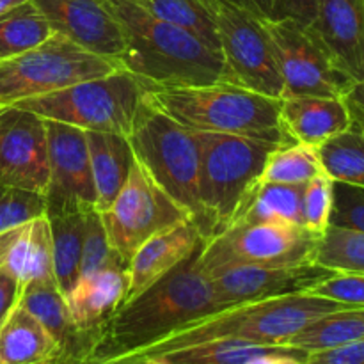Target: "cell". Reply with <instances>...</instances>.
<instances>
[{
	"instance_id": "39",
	"label": "cell",
	"mask_w": 364,
	"mask_h": 364,
	"mask_svg": "<svg viewBox=\"0 0 364 364\" xmlns=\"http://www.w3.org/2000/svg\"><path fill=\"white\" fill-rule=\"evenodd\" d=\"M304 364H364V340L326 350L308 352Z\"/></svg>"
},
{
	"instance_id": "38",
	"label": "cell",
	"mask_w": 364,
	"mask_h": 364,
	"mask_svg": "<svg viewBox=\"0 0 364 364\" xmlns=\"http://www.w3.org/2000/svg\"><path fill=\"white\" fill-rule=\"evenodd\" d=\"M308 294L331 299L345 306L364 308V274L333 272L329 277L316 283Z\"/></svg>"
},
{
	"instance_id": "23",
	"label": "cell",
	"mask_w": 364,
	"mask_h": 364,
	"mask_svg": "<svg viewBox=\"0 0 364 364\" xmlns=\"http://www.w3.org/2000/svg\"><path fill=\"white\" fill-rule=\"evenodd\" d=\"M96 191V212H105L130 176L135 162L127 135L110 132H85Z\"/></svg>"
},
{
	"instance_id": "25",
	"label": "cell",
	"mask_w": 364,
	"mask_h": 364,
	"mask_svg": "<svg viewBox=\"0 0 364 364\" xmlns=\"http://www.w3.org/2000/svg\"><path fill=\"white\" fill-rule=\"evenodd\" d=\"M301 352L287 345H263L244 340H213L164 352L148 359L169 364H252L269 355L301 354Z\"/></svg>"
},
{
	"instance_id": "18",
	"label": "cell",
	"mask_w": 364,
	"mask_h": 364,
	"mask_svg": "<svg viewBox=\"0 0 364 364\" xmlns=\"http://www.w3.org/2000/svg\"><path fill=\"white\" fill-rule=\"evenodd\" d=\"M205 242L201 231L192 220L146 240L128 262V290L123 304L191 258Z\"/></svg>"
},
{
	"instance_id": "19",
	"label": "cell",
	"mask_w": 364,
	"mask_h": 364,
	"mask_svg": "<svg viewBox=\"0 0 364 364\" xmlns=\"http://www.w3.org/2000/svg\"><path fill=\"white\" fill-rule=\"evenodd\" d=\"M0 272L16 279L21 288L34 281H55L46 213L0 233Z\"/></svg>"
},
{
	"instance_id": "43",
	"label": "cell",
	"mask_w": 364,
	"mask_h": 364,
	"mask_svg": "<svg viewBox=\"0 0 364 364\" xmlns=\"http://www.w3.org/2000/svg\"><path fill=\"white\" fill-rule=\"evenodd\" d=\"M259 20H276V0H228Z\"/></svg>"
},
{
	"instance_id": "11",
	"label": "cell",
	"mask_w": 364,
	"mask_h": 364,
	"mask_svg": "<svg viewBox=\"0 0 364 364\" xmlns=\"http://www.w3.org/2000/svg\"><path fill=\"white\" fill-rule=\"evenodd\" d=\"M110 245L124 263L155 235L188 223L191 215L166 194L135 159L130 176L112 205L100 212Z\"/></svg>"
},
{
	"instance_id": "26",
	"label": "cell",
	"mask_w": 364,
	"mask_h": 364,
	"mask_svg": "<svg viewBox=\"0 0 364 364\" xmlns=\"http://www.w3.org/2000/svg\"><path fill=\"white\" fill-rule=\"evenodd\" d=\"M361 340H364V308L348 306L313 320L301 333L288 340L287 347L308 354Z\"/></svg>"
},
{
	"instance_id": "45",
	"label": "cell",
	"mask_w": 364,
	"mask_h": 364,
	"mask_svg": "<svg viewBox=\"0 0 364 364\" xmlns=\"http://www.w3.org/2000/svg\"><path fill=\"white\" fill-rule=\"evenodd\" d=\"M28 2H32V0H0V18H4L11 11L18 9V7L25 6Z\"/></svg>"
},
{
	"instance_id": "35",
	"label": "cell",
	"mask_w": 364,
	"mask_h": 364,
	"mask_svg": "<svg viewBox=\"0 0 364 364\" xmlns=\"http://www.w3.org/2000/svg\"><path fill=\"white\" fill-rule=\"evenodd\" d=\"M333 212V180L320 173L304 185L302 192V226L316 237H322L329 228Z\"/></svg>"
},
{
	"instance_id": "28",
	"label": "cell",
	"mask_w": 364,
	"mask_h": 364,
	"mask_svg": "<svg viewBox=\"0 0 364 364\" xmlns=\"http://www.w3.org/2000/svg\"><path fill=\"white\" fill-rule=\"evenodd\" d=\"M302 192H304V185L259 181L249 201L245 203L237 223L276 220V223L302 226Z\"/></svg>"
},
{
	"instance_id": "8",
	"label": "cell",
	"mask_w": 364,
	"mask_h": 364,
	"mask_svg": "<svg viewBox=\"0 0 364 364\" xmlns=\"http://www.w3.org/2000/svg\"><path fill=\"white\" fill-rule=\"evenodd\" d=\"M121 70V64L87 52L60 34L11 59L0 60V107L60 91Z\"/></svg>"
},
{
	"instance_id": "30",
	"label": "cell",
	"mask_w": 364,
	"mask_h": 364,
	"mask_svg": "<svg viewBox=\"0 0 364 364\" xmlns=\"http://www.w3.org/2000/svg\"><path fill=\"white\" fill-rule=\"evenodd\" d=\"M53 32L34 0L0 18V60L11 59L45 43Z\"/></svg>"
},
{
	"instance_id": "1",
	"label": "cell",
	"mask_w": 364,
	"mask_h": 364,
	"mask_svg": "<svg viewBox=\"0 0 364 364\" xmlns=\"http://www.w3.org/2000/svg\"><path fill=\"white\" fill-rule=\"evenodd\" d=\"M203 245L167 276L121 304L100 329L84 364L134 352L194 320L219 311L212 279L199 262Z\"/></svg>"
},
{
	"instance_id": "9",
	"label": "cell",
	"mask_w": 364,
	"mask_h": 364,
	"mask_svg": "<svg viewBox=\"0 0 364 364\" xmlns=\"http://www.w3.org/2000/svg\"><path fill=\"white\" fill-rule=\"evenodd\" d=\"M320 237L290 223H237L205 242L199 255L208 276L237 267H281L311 262Z\"/></svg>"
},
{
	"instance_id": "33",
	"label": "cell",
	"mask_w": 364,
	"mask_h": 364,
	"mask_svg": "<svg viewBox=\"0 0 364 364\" xmlns=\"http://www.w3.org/2000/svg\"><path fill=\"white\" fill-rule=\"evenodd\" d=\"M311 262L331 272L364 274V233L329 226L316 242Z\"/></svg>"
},
{
	"instance_id": "41",
	"label": "cell",
	"mask_w": 364,
	"mask_h": 364,
	"mask_svg": "<svg viewBox=\"0 0 364 364\" xmlns=\"http://www.w3.org/2000/svg\"><path fill=\"white\" fill-rule=\"evenodd\" d=\"M21 287L16 279H13L7 274L0 272V326L6 322L9 313L13 311L14 306L18 304L20 299Z\"/></svg>"
},
{
	"instance_id": "36",
	"label": "cell",
	"mask_w": 364,
	"mask_h": 364,
	"mask_svg": "<svg viewBox=\"0 0 364 364\" xmlns=\"http://www.w3.org/2000/svg\"><path fill=\"white\" fill-rule=\"evenodd\" d=\"M45 213V196L21 188L0 187V233Z\"/></svg>"
},
{
	"instance_id": "16",
	"label": "cell",
	"mask_w": 364,
	"mask_h": 364,
	"mask_svg": "<svg viewBox=\"0 0 364 364\" xmlns=\"http://www.w3.org/2000/svg\"><path fill=\"white\" fill-rule=\"evenodd\" d=\"M53 32L80 48L121 64L124 36L107 0H34Z\"/></svg>"
},
{
	"instance_id": "32",
	"label": "cell",
	"mask_w": 364,
	"mask_h": 364,
	"mask_svg": "<svg viewBox=\"0 0 364 364\" xmlns=\"http://www.w3.org/2000/svg\"><path fill=\"white\" fill-rule=\"evenodd\" d=\"M320 173H323V169L315 146L291 142V144H281L274 148V151L267 159L259 181L306 185Z\"/></svg>"
},
{
	"instance_id": "24",
	"label": "cell",
	"mask_w": 364,
	"mask_h": 364,
	"mask_svg": "<svg viewBox=\"0 0 364 364\" xmlns=\"http://www.w3.org/2000/svg\"><path fill=\"white\" fill-rule=\"evenodd\" d=\"M63 350L52 334L16 304L0 326V364H60Z\"/></svg>"
},
{
	"instance_id": "34",
	"label": "cell",
	"mask_w": 364,
	"mask_h": 364,
	"mask_svg": "<svg viewBox=\"0 0 364 364\" xmlns=\"http://www.w3.org/2000/svg\"><path fill=\"white\" fill-rule=\"evenodd\" d=\"M105 269H128V265L121 259L116 249L110 245L109 235H107L105 226H103L100 212L92 210V212L85 213V235L84 249H82L80 277Z\"/></svg>"
},
{
	"instance_id": "15",
	"label": "cell",
	"mask_w": 364,
	"mask_h": 364,
	"mask_svg": "<svg viewBox=\"0 0 364 364\" xmlns=\"http://www.w3.org/2000/svg\"><path fill=\"white\" fill-rule=\"evenodd\" d=\"M331 274V270L308 262L281 267H237L212 274L210 279L220 311L247 302L304 294Z\"/></svg>"
},
{
	"instance_id": "2",
	"label": "cell",
	"mask_w": 364,
	"mask_h": 364,
	"mask_svg": "<svg viewBox=\"0 0 364 364\" xmlns=\"http://www.w3.org/2000/svg\"><path fill=\"white\" fill-rule=\"evenodd\" d=\"M107 4L123 28L121 68L149 89L228 82L223 55L196 36L153 16L134 0H107Z\"/></svg>"
},
{
	"instance_id": "13",
	"label": "cell",
	"mask_w": 364,
	"mask_h": 364,
	"mask_svg": "<svg viewBox=\"0 0 364 364\" xmlns=\"http://www.w3.org/2000/svg\"><path fill=\"white\" fill-rule=\"evenodd\" d=\"M48 191L46 215L87 213L96 210V191L85 132L59 121H46Z\"/></svg>"
},
{
	"instance_id": "3",
	"label": "cell",
	"mask_w": 364,
	"mask_h": 364,
	"mask_svg": "<svg viewBox=\"0 0 364 364\" xmlns=\"http://www.w3.org/2000/svg\"><path fill=\"white\" fill-rule=\"evenodd\" d=\"M348 306L308 291L231 306L194 320L181 329L160 338L155 343L102 363L155 358L164 352L213 340H244L263 345H287L290 338L301 333L313 320Z\"/></svg>"
},
{
	"instance_id": "5",
	"label": "cell",
	"mask_w": 364,
	"mask_h": 364,
	"mask_svg": "<svg viewBox=\"0 0 364 364\" xmlns=\"http://www.w3.org/2000/svg\"><path fill=\"white\" fill-rule=\"evenodd\" d=\"M201 141L203 238L233 226L262 180L267 159L281 144L231 134L199 132Z\"/></svg>"
},
{
	"instance_id": "40",
	"label": "cell",
	"mask_w": 364,
	"mask_h": 364,
	"mask_svg": "<svg viewBox=\"0 0 364 364\" xmlns=\"http://www.w3.org/2000/svg\"><path fill=\"white\" fill-rule=\"evenodd\" d=\"M316 0H276V20H295L309 25L315 18Z\"/></svg>"
},
{
	"instance_id": "6",
	"label": "cell",
	"mask_w": 364,
	"mask_h": 364,
	"mask_svg": "<svg viewBox=\"0 0 364 364\" xmlns=\"http://www.w3.org/2000/svg\"><path fill=\"white\" fill-rule=\"evenodd\" d=\"M137 162L155 183L173 198L201 231L205 212L201 205V141L199 132L176 123L142 102L132 134L128 135Z\"/></svg>"
},
{
	"instance_id": "44",
	"label": "cell",
	"mask_w": 364,
	"mask_h": 364,
	"mask_svg": "<svg viewBox=\"0 0 364 364\" xmlns=\"http://www.w3.org/2000/svg\"><path fill=\"white\" fill-rule=\"evenodd\" d=\"M306 352L301 354H279V355H269V358H263L259 361L252 364H304Z\"/></svg>"
},
{
	"instance_id": "10",
	"label": "cell",
	"mask_w": 364,
	"mask_h": 364,
	"mask_svg": "<svg viewBox=\"0 0 364 364\" xmlns=\"http://www.w3.org/2000/svg\"><path fill=\"white\" fill-rule=\"evenodd\" d=\"M215 21L228 82L281 100L283 80L265 20L228 0H203Z\"/></svg>"
},
{
	"instance_id": "29",
	"label": "cell",
	"mask_w": 364,
	"mask_h": 364,
	"mask_svg": "<svg viewBox=\"0 0 364 364\" xmlns=\"http://www.w3.org/2000/svg\"><path fill=\"white\" fill-rule=\"evenodd\" d=\"M322 169L333 181L364 187V130L350 124L316 148Z\"/></svg>"
},
{
	"instance_id": "27",
	"label": "cell",
	"mask_w": 364,
	"mask_h": 364,
	"mask_svg": "<svg viewBox=\"0 0 364 364\" xmlns=\"http://www.w3.org/2000/svg\"><path fill=\"white\" fill-rule=\"evenodd\" d=\"M46 217L52 233L53 276L60 294L66 297L80 277L85 213H63V215Z\"/></svg>"
},
{
	"instance_id": "42",
	"label": "cell",
	"mask_w": 364,
	"mask_h": 364,
	"mask_svg": "<svg viewBox=\"0 0 364 364\" xmlns=\"http://www.w3.org/2000/svg\"><path fill=\"white\" fill-rule=\"evenodd\" d=\"M343 102L347 105L348 114H350L352 124L364 130V78L348 87L343 95Z\"/></svg>"
},
{
	"instance_id": "46",
	"label": "cell",
	"mask_w": 364,
	"mask_h": 364,
	"mask_svg": "<svg viewBox=\"0 0 364 364\" xmlns=\"http://www.w3.org/2000/svg\"><path fill=\"white\" fill-rule=\"evenodd\" d=\"M102 364H169L156 361V359H130V361H112V363H102Z\"/></svg>"
},
{
	"instance_id": "20",
	"label": "cell",
	"mask_w": 364,
	"mask_h": 364,
	"mask_svg": "<svg viewBox=\"0 0 364 364\" xmlns=\"http://www.w3.org/2000/svg\"><path fill=\"white\" fill-rule=\"evenodd\" d=\"M18 304L53 336L63 350L60 364H84L95 340L75 326L66 299L55 281H34L21 288Z\"/></svg>"
},
{
	"instance_id": "17",
	"label": "cell",
	"mask_w": 364,
	"mask_h": 364,
	"mask_svg": "<svg viewBox=\"0 0 364 364\" xmlns=\"http://www.w3.org/2000/svg\"><path fill=\"white\" fill-rule=\"evenodd\" d=\"M354 82L364 78V0H316L308 25Z\"/></svg>"
},
{
	"instance_id": "12",
	"label": "cell",
	"mask_w": 364,
	"mask_h": 364,
	"mask_svg": "<svg viewBox=\"0 0 364 364\" xmlns=\"http://www.w3.org/2000/svg\"><path fill=\"white\" fill-rule=\"evenodd\" d=\"M283 80V96H340L354 80L331 57L308 25L295 20H265Z\"/></svg>"
},
{
	"instance_id": "21",
	"label": "cell",
	"mask_w": 364,
	"mask_h": 364,
	"mask_svg": "<svg viewBox=\"0 0 364 364\" xmlns=\"http://www.w3.org/2000/svg\"><path fill=\"white\" fill-rule=\"evenodd\" d=\"M127 290L128 269H105L82 276L64 299L75 326L96 340L103 323L123 304Z\"/></svg>"
},
{
	"instance_id": "31",
	"label": "cell",
	"mask_w": 364,
	"mask_h": 364,
	"mask_svg": "<svg viewBox=\"0 0 364 364\" xmlns=\"http://www.w3.org/2000/svg\"><path fill=\"white\" fill-rule=\"evenodd\" d=\"M148 13L196 36L212 50L220 53L219 36L212 13L203 0H134Z\"/></svg>"
},
{
	"instance_id": "4",
	"label": "cell",
	"mask_w": 364,
	"mask_h": 364,
	"mask_svg": "<svg viewBox=\"0 0 364 364\" xmlns=\"http://www.w3.org/2000/svg\"><path fill=\"white\" fill-rule=\"evenodd\" d=\"M144 102L194 132L244 135L274 144L295 142L281 123V100L233 82L153 87Z\"/></svg>"
},
{
	"instance_id": "14",
	"label": "cell",
	"mask_w": 364,
	"mask_h": 364,
	"mask_svg": "<svg viewBox=\"0 0 364 364\" xmlns=\"http://www.w3.org/2000/svg\"><path fill=\"white\" fill-rule=\"evenodd\" d=\"M48 178L45 119L20 107H0V187L45 196Z\"/></svg>"
},
{
	"instance_id": "37",
	"label": "cell",
	"mask_w": 364,
	"mask_h": 364,
	"mask_svg": "<svg viewBox=\"0 0 364 364\" xmlns=\"http://www.w3.org/2000/svg\"><path fill=\"white\" fill-rule=\"evenodd\" d=\"M329 226L364 233V187L333 181V212Z\"/></svg>"
},
{
	"instance_id": "7",
	"label": "cell",
	"mask_w": 364,
	"mask_h": 364,
	"mask_svg": "<svg viewBox=\"0 0 364 364\" xmlns=\"http://www.w3.org/2000/svg\"><path fill=\"white\" fill-rule=\"evenodd\" d=\"M148 89L144 82L121 68L50 95L23 100L14 107L84 132H110L128 137Z\"/></svg>"
},
{
	"instance_id": "22",
	"label": "cell",
	"mask_w": 364,
	"mask_h": 364,
	"mask_svg": "<svg viewBox=\"0 0 364 364\" xmlns=\"http://www.w3.org/2000/svg\"><path fill=\"white\" fill-rule=\"evenodd\" d=\"M279 117L295 142L315 146L341 134L352 124L347 105L340 96H288L281 98Z\"/></svg>"
}]
</instances>
